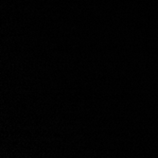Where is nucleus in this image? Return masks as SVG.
I'll list each match as a JSON object with an SVG mask.
<instances>
[]
</instances>
